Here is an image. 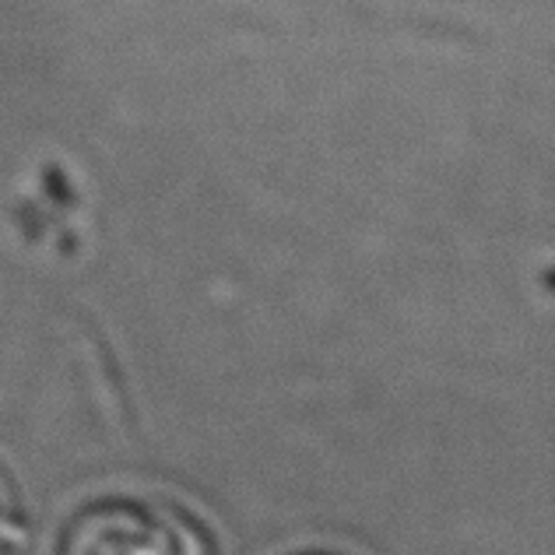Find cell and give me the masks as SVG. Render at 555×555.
<instances>
[{
    "mask_svg": "<svg viewBox=\"0 0 555 555\" xmlns=\"http://www.w3.org/2000/svg\"><path fill=\"white\" fill-rule=\"evenodd\" d=\"M8 538H11V509L4 500H0V548H4Z\"/></svg>",
    "mask_w": 555,
    "mask_h": 555,
    "instance_id": "cell-2",
    "label": "cell"
},
{
    "mask_svg": "<svg viewBox=\"0 0 555 555\" xmlns=\"http://www.w3.org/2000/svg\"><path fill=\"white\" fill-rule=\"evenodd\" d=\"M56 555H215L180 509L149 500H99L67 520Z\"/></svg>",
    "mask_w": 555,
    "mask_h": 555,
    "instance_id": "cell-1",
    "label": "cell"
}]
</instances>
